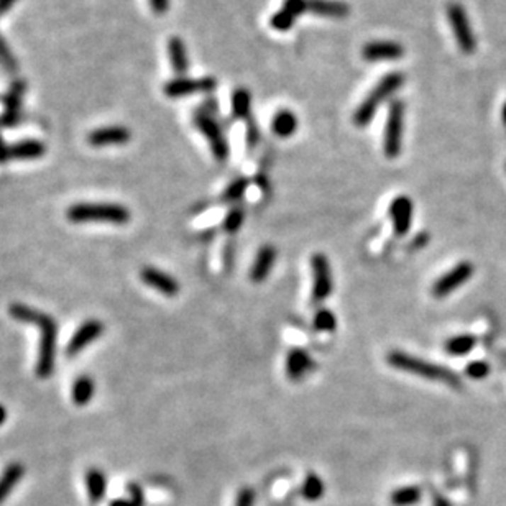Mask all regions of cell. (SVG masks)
<instances>
[{
    "label": "cell",
    "mask_w": 506,
    "mask_h": 506,
    "mask_svg": "<svg viewBox=\"0 0 506 506\" xmlns=\"http://www.w3.org/2000/svg\"><path fill=\"white\" fill-rule=\"evenodd\" d=\"M434 506H451V503L442 497H434Z\"/></svg>",
    "instance_id": "ee69618b"
},
{
    "label": "cell",
    "mask_w": 506,
    "mask_h": 506,
    "mask_svg": "<svg viewBox=\"0 0 506 506\" xmlns=\"http://www.w3.org/2000/svg\"><path fill=\"white\" fill-rule=\"evenodd\" d=\"M247 188H249V179L239 178V179L232 181V183L229 184V188L225 189L224 198L227 201H239L244 198Z\"/></svg>",
    "instance_id": "d590c367"
},
{
    "label": "cell",
    "mask_w": 506,
    "mask_h": 506,
    "mask_svg": "<svg viewBox=\"0 0 506 506\" xmlns=\"http://www.w3.org/2000/svg\"><path fill=\"white\" fill-rule=\"evenodd\" d=\"M102 332H104V324L99 319H87L86 322H82L77 327L76 332L69 339L68 345H66V357H76L87 345L94 342L96 339H99Z\"/></svg>",
    "instance_id": "8fae6325"
},
{
    "label": "cell",
    "mask_w": 506,
    "mask_h": 506,
    "mask_svg": "<svg viewBox=\"0 0 506 506\" xmlns=\"http://www.w3.org/2000/svg\"><path fill=\"white\" fill-rule=\"evenodd\" d=\"M128 493H130L128 498H117L111 502L108 506H143V492L138 485H128Z\"/></svg>",
    "instance_id": "836d02e7"
},
{
    "label": "cell",
    "mask_w": 506,
    "mask_h": 506,
    "mask_svg": "<svg viewBox=\"0 0 506 506\" xmlns=\"http://www.w3.org/2000/svg\"><path fill=\"white\" fill-rule=\"evenodd\" d=\"M308 12L325 18H344L350 13V7L340 0H308Z\"/></svg>",
    "instance_id": "ac0fdd59"
},
{
    "label": "cell",
    "mask_w": 506,
    "mask_h": 506,
    "mask_svg": "<svg viewBox=\"0 0 506 506\" xmlns=\"http://www.w3.org/2000/svg\"><path fill=\"white\" fill-rule=\"evenodd\" d=\"M86 487L87 495L92 503H101L107 493L106 475L99 468H89L86 472Z\"/></svg>",
    "instance_id": "603a6c76"
},
{
    "label": "cell",
    "mask_w": 506,
    "mask_h": 506,
    "mask_svg": "<svg viewBox=\"0 0 506 506\" xmlns=\"http://www.w3.org/2000/svg\"><path fill=\"white\" fill-rule=\"evenodd\" d=\"M150 7L157 15H164L169 10V0H150Z\"/></svg>",
    "instance_id": "60d3db41"
},
{
    "label": "cell",
    "mask_w": 506,
    "mask_h": 506,
    "mask_svg": "<svg viewBox=\"0 0 506 506\" xmlns=\"http://www.w3.org/2000/svg\"><path fill=\"white\" fill-rule=\"evenodd\" d=\"M46 153V147L36 138H25L18 143L10 145V158L12 159H36Z\"/></svg>",
    "instance_id": "ffe728a7"
},
{
    "label": "cell",
    "mask_w": 506,
    "mask_h": 506,
    "mask_svg": "<svg viewBox=\"0 0 506 506\" xmlns=\"http://www.w3.org/2000/svg\"><path fill=\"white\" fill-rule=\"evenodd\" d=\"M271 130L276 137L289 138L298 130V117L289 108H280L271 120Z\"/></svg>",
    "instance_id": "7402d4cb"
},
{
    "label": "cell",
    "mask_w": 506,
    "mask_h": 506,
    "mask_svg": "<svg viewBox=\"0 0 506 506\" xmlns=\"http://www.w3.org/2000/svg\"><path fill=\"white\" fill-rule=\"evenodd\" d=\"M168 56L173 71L176 72L178 76H184V72L189 68V60L183 38H179V36H172V38L168 40Z\"/></svg>",
    "instance_id": "d6986e66"
},
{
    "label": "cell",
    "mask_w": 506,
    "mask_h": 506,
    "mask_svg": "<svg viewBox=\"0 0 506 506\" xmlns=\"http://www.w3.org/2000/svg\"><path fill=\"white\" fill-rule=\"evenodd\" d=\"M25 92H27V81L17 77V79L10 84L9 91L2 96V99H0L4 104V111L22 112V102H23Z\"/></svg>",
    "instance_id": "cb8c5ba5"
},
{
    "label": "cell",
    "mask_w": 506,
    "mask_h": 506,
    "mask_svg": "<svg viewBox=\"0 0 506 506\" xmlns=\"http://www.w3.org/2000/svg\"><path fill=\"white\" fill-rule=\"evenodd\" d=\"M215 87L217 81L210 76L199 77V79L178 76L163 86V92L169 99H181V97L194 94V92H213Z\"/></svg>",
    "instance_id": "ba28073f"
},
{
    "label": "cell",
    "mask_w": 506,
    "mask_h": 506,
    "mask_svg": "<svg viewBox=\"0 0 506 506\" xmlns=\"http://www.w3.org/2000/svg\"><path fill=\"white\" fill-rule=\"evenodd\" d=\"M194 123L208 140L214 158L219 159V162H225L230 154L229 143H227L224 132H222L219 123L215 122V118L209 112H206L204 108H198V112L194 113Z\"/></svg>",
    "instance_id": "8992f818"
},
{
    "label": "cell",
    "mask_w": 506,
    "mask_h": 506,
    "mask_svg": "<svg viewBox=\"0 0 506 506\" xmlns=\"http://www.w3.org/2000/svg\"><path fill=\"white\" fill-rule=\"evenodd\" d=\"M405 56V48L396 41H369L361 48V58L369 63L398 61Z\"/></svg>",
    "instance_id": "7c38bea8"
},
{
    "label": "cell",
    "mask_w": 506,
    "mask_h": 506,
    "mask_svg": "<svg viewBox=\"0 0 506 506\" xmlns=\"http://www.w3.org/2000/svg\"><path fill=\"white\" fill-rule=\"evenodd\" d=\"M22 122V112L18 111H4L0 113V128H12L20 125Z\"/></svg>",
    "instance_id": "74e56055"
},
{
    "label": "cell",
    "mask_w": 506,
    "mask_h": 506,
    "mask_svg": "<svg viewBox=\"0 0 506 506\" xmlns=\"http://www.w3.org/2000/svg\"><path fill=\"white\" fill-rule=\"evenodd\" d=\"M422 490L416 485H407V487L396 488L390 495V502L393 506H415L421 502Z\"/></svg>",
    "instance_id": "484cf974"
},
{
    "label": "cell",
    "mask_w": 506,
    "mask_h": 506,
    "mask_svg": "<svg viewBox=\"0 0 506 506\" xmlns=\"http://www.w3.org/2000/svg\"><path fill=\"white\" fill-rule=\"evenodd\" d=\"M488 373H490V365L487 361H482V360L472 361V364H468L466 369V375L472 380H483L487 378Z\"/></svg>",
    "instance_id": "8d00e7d4"
},
{
    "label": "cell",
    "mask_w": 506,
    "mask_h": 506,
    "mask_svg": "<svg viewBox=\"0 0 506 506\" xmlns=\"http://www.w3.org/2000/svg\"><path fill=\"white\" fill-rule=\"evenodd\" d=\"M324 492H325V485L322 482V478L317 477L316 473H308L301 487L303 498L309 500V502H317L319 498L324 497Z\"/></svg>",
    "instance_id": "83f0119b"
},
{
    "label": "cell",
    "mask_w": 506,
    "mask_h": 506,
    "mask_svg": "<svg viewBox=\"0 0 506 506\" xmlns=\"http://www.w3.org/2000/svg\"><path fill=\"white\" fill-rule=\"evenodd\" d=\"M71 395L76 406L89 405L92 396H94V381H92L91 376L82 375L79 378H76L74 383H72Z\"/></svg>",
    "instance_id": "d4e9b609"
},
{
    "label": "cell",
    "mask_w": 506,
    "mask_h": 506,
    "mask_svg": "<svg viewBox=\"0 0 506 506\" xmlns=\"http://www.w3.org/2000/svg\"><path fill=\"white\" fill-rule=\"evenodd\" d=\"M17 0H0V15L9 13L13 9V5Z\"/></svg>",
    "instance_id": "7bdbcfd3"
},
{
    "label": "cell",
    "mask_w": 506,
    "mask_h": 506,
    "mask_svg": "<svg viewBox=\"0 0 506 506\" xmlns=\"http://www.w3.org/2000/svg\"><path fill=\"white\" fill-rule=\"evenodd\" d=\"M403 84H405V76H403L401 72H390V74L381 77L373 89L369 92V96L365 97L364 102L357 107V111H355V127H369L370 122L373 120V117L376 116V111H378L380 106L383 104L386 99H390Z\"/></svg>",
    "instance_id": "277c9868"
},
{
    "label": "cell",
    "mask_w": 506,
    "mask_h": 506,
    "mask_svg": "<svg viewBox=\"0 0 506 506\" xmlns=\"http://www.w3.org/2000/svg\"><path fill=\"white\" fill-rule=\"evenodd\" d=\"M33 325L40 329L38 359H36V376L41 380H48L55 371L56 344H58V322L53 316L45 313H36Z\"/></svg>",
    "instance_id": "3957f363"
},
{
    "label": "cell",
    "mask_w": 506,
    "mask_h": 506,
    "mask_svg": "<svg viewBox=\"0 0 506 506\" xmlns=\"http://www.w3.org/2000/svg\"><path fill=\"white\" fill-rule=\"evenodd\" d=\"M7 421V410H5L4 405H0V426Z\"/></svg>",
    "instance_id": "f6af8a7d"
},
{
    "label": "cell",
    "mask_w": 506,
    "mask_h": 506,
    "mask_svg": "<svg viewBox=\"0 0 506 506\" xmlns=\"http://www.w3.org/2000/svg\"><path fill=\"white\" fill-rule=\"evenodd\" d=\"M502 120H503V123L506 125V102H505V106H503V108H502Z\"/></svg>",
    "instance_id": "bcb514c9"
},
{
    "label": "cell",
    "mask_w": 506,
    "mask_h": 506,
    "mask_svg": "<svg viewBox=\"0 0 506 506\" xmlns=\"http://www.w3.org/2000/svg\"><path fill=\"white\" fill-rule=\"evenodd\" d=\"M294 23H296V17L289 13L288 10H285V9H280L278 12L273 13L271 18H270V27L273 30H276V32H281V33H285V32H288V30H291Z\"/></svg>",
    "instance_id": "1f68e13d"
},
{
    "label": "cell",
    "mask_w": 506,
    "mask_h": 506,
    "mask_svg": "<svg viewBox=\"0 0 506 506\" xmlns=\"http://www.w3.org/2000/svg\"><path fill=\"white\" fill-rule=\"evenodd\" d=\"M2 130V128H0ZM10 145L5 143L2 138V133H0V164H7L10 162Z\"/></svg>",
    "instance_id": "b9f144b4"
},
{
    "label": "cell",
    "mask_w": 506,
    "mask_h": 506,
    "mask_svg": "<svg viewBox=\"0 0 506 506\" xmlns=\"http://www.w3.org/2000/svg\"><path fill=\"white\" fill-rule=\"evenodd\" d=\"M313 268V303L321 304L332 293V275H330V265L327 257L324 253H316L311 258Z\"/></svg>",
    "instance_id": "9c48e42d"
},
{
    "label": "cell",
    "mask_w": 506,
    "mask_h": 506,
    "mask_svg": "<svg viewBox=\"0 0 506 506\" xmlns=\"http://www.w3.org/2000/svg\"><path fill=\"white\" fill-rule=\"evenodd\" d=\"M250 106H252V96L245 87H239V89L234 91V94H232V111H234V116L237 118L249 117Z\"/></svg>",
    "instance_id": "f1b7e54d"
},
{
    "label": "cell",
    "mask_w": 506,
    "mask_h": 506,
    "mask_svg": "<svg viewBox=\"0 0 506 506\" xmlns=\"http://www.w3.org/2000/svg\"><path fill=\"white\" fill-rule=\"evenodd\" d=\"M337 327V317L329 309H319L314 316V329L319 332H332Z\"/></svg>",
    "instance_id": "4dcf8cb0"
},
{
    "label": "cell",
    "mask_w": 506,
    "mask_h": 506,
    "mask_svg": "<svg viewBox=\"0 0 506 506\" xmlns=\"http://www.w3.org/2000/svg\"><path fill=\"white\" fill-rule=\"evenodd\" d=\"M475 344H477V339L470 334H461L456 335V337H451L446 342V352L449 355H454V357H462V355H467L468 352H472Z\"/></svg>",
    "instance_id": "4316f807"
},
{
    "label": "cell",
    "mask_w": 506,
    "mask_h": 506,
    "mask_svg": "<svg viewBox=\"0 0 506 506\" xmlns=\"http://www.w3.org/2000/svg\"><path fill=\"white\" fill-rule=\"evenodd\" d=\"M0 66L9 72V74H15L18 71V61L15 58L13 51L10 50L7 40L0 35Z\"/></svg>",
    "instance_id": "f546056e"
},
{
    "label": "cell",
    "mask_w": 506,
    "mask_h": 506,
    "mask_svg": "<svg viewBox=\"0 0 506 506\" xmlns=\"http://www.w3.org/2000/svg\"><path fill=\"white\" fill-rule=\"evenodd\" d=\"M386 361L393 366L396 370L406 371V373L421 376V378L432 380V381H441V383H446L452 388H461L462 381L461 376H459L456 371L447 369V366L432 364V361L422 360L416 355L400 352V350H393V352L388 354Z\"/></svg>",
    "instance_id": "6da1fadb"
},
{
    "label": "cell",
    "mask_w": 506,
    "mask_h": 506,
    "mask_svg": "<svg viewBox=\"0 0 506 506\" xmlns=\"http://www.w3.org/2000/svg\"><path fill=\"white\" fill-rule=\"evenodd\" d=\"M244 219H245L244 210L239 208L230 209L224 219L225 232H229V234H235V232L242 227V224H244Z\"/></svg>",
    "instance_id": "e575fe53"
},
{
    "label": "cell",
    "mask_w": 506,
    "mask_h": 506,
    "mask_svg": "<svg viewBox=\"0 0 506 506\" xmlns=\"http://www.w3.org/2000/svg\"><path fill=\"white\" fill-rule=\"evenodd\" d=\"M25 467L22 463L13 462L10 466L5 467V470L0 473V505L10 497L12 490L20 483V480L23 478Z\"/></svg>",
    "instance_id": "44dd1931"
},
{
    "label": "cell",
    "mask_w": 506,
    "mask_h": 506,
    "mask_svg": "<svg viewBox=\"0 0 506 506\" xmlns=\"http://www.w3.org/2000/svg\"><path fill=\"white\" fill-rule=\"evenodd\" d=\"M473 271L475 268L470 262L459 263V265L454 266L452 270H449L446 275H442L436 283H434L432 294L436 298H447L449 294H452L456 289H459L462 285H466L470 278H472Z\"/></svg>",
    "instance_id": "30bf717a"
},
{
    "label": "cell",
    "mask_w": 506,
    "mask_h": 506,
    "mask_svg": "<svg viewBox=\"0 0 506 506\" xmlns=\"http://www.w3.org/2000/svg\"><path fill=\"white\" fill-rule=\"evenodd\" d=\"M412 214H415V204L407 196H398L390 206V217L393 222L395 234L398 237H405L411 229Z\"/></svg>",
    "instance_id": "4fadbf2b"
},
{
    "label": "cell",
    "mask_w": 506,
    "mask_h": 506,
    "mask_svg": "<svg viewBox=\"0 0 506 506\" xmlns=\"http://www.w3.org/2000/svg\"><path fill=\"white\" fill-rule=\"evenodd\" d=\"M314 369V360L304 349L289 350L286 357V375L289 380L299 381L311 373Z\"/></svg>",
    "instance_id": "2e32d148"
},
{
    "label": "cell",
    "mask_w": 506,
    "mask_h": 506,
    "mask_svg": "<svg viewBox=\"0 0 506 506\" xmlns=\"http://www.w3.org/2000/svg\"><path fill=\"white\" fill-rule=\"evenodd\" d=\"M276 262V250L275 247L265 245L258 250L255 260H253L252 270H250V280L253 283H263L270 276L273 270V265Z\"/></svg>",
    "instance_id": "e0dca14e"
},
{
    "label": "cell",
    "mask_w": 506,
    "mask_h": 506,
    "mask_svg": "<svg viewBox=\"0 0 506 506\" xmlns=\"http://www.w3.org/2000/svg\"><path fill=\"white\" fill-rule=\"evenodd\" d=\"M132 133L123 125H108L92 130L87 135V143L91 147H108V145H125L130 142Z\"/></svg>",
    "instance_id": "9a60e30c"
},
{
    "label": "cell",
    "mask_w": 506,
    "mask_h": 506,
    "mask_svg": "<svg viewBox=\"0 0 506 506\" xmlns=\"http://www.w3.org/2000/svg\"><path fill=\"white\" fill-rule=\"evenodd\" d=\"M281 9L288 10L294 17H299L304 12H308V0H283Z\"/></svg>",
    "instance_id": "f35d334b"
},
{
    "label": "cell",
    "mask_w": 506,
    "mask_h": 506,
    "mask_svg": "<svg viewBox=\"0 0 506 506\" xmlns=\"http://www.w3.org/2000/svg\"><path fill=\"white\" fill-rule=\"evenodd\" d=\"M253 503H255V493H253V490L249 487L240 488L239 495H237L235 506H253Z\"/></svg>",
    "instance_id": "ab89813d"
},
{
    "label": "cell",
    "mask_w": 506,
    "mask_h": 506,
    "mask_svg": "<svg viewBox=\"0 0 506 506\" xmlns=\"http://www.w3.org/2000/svg\"><path fill=\"white\" fill-rule=\"evenodd\" d=\"M140 278L145 285L157 289L167 298H174L179 293V283L172 275L164 273L154 266H145L140 271Z\"/></svg>",
    "instance_id": "5bb4252c"
},
{
    "label": "cell",
    "mask_w": 506,
    "mask_h": 506,
    "mask_svg": "<svg viewBox=\"0 0 506 506\" xmlns=\"http://www.w3.org/2000/svg\"><path fill=\"white\" fill-rule=\"evenodd\" d=\"M66 217L72 224L106 222L113 225H125L130 222L132 214L125 206L116 203H77L68 208Z\"/></svg>",
    "instance_id": "7a4b0ae2"
},
{
    "label": "cell",
    "mask_w": 506,
    "mask_h": 506,
    "mask_svg": "<svg viewBox=\"0 0 506 506\" xmlns=\"http://www.w3.org/2000/svg\"><path fill=\"white\" fill-rule=\"evenodd\" d=\"M447 18L451 23L452 33L462 53L472 55L477 50V40H475L472 25H470L468 15L461 4L447 5Z\"/></svg>",
    "instance_id": "52a82bcc"
},
{
    "label": "cell",
    "mask_w": 506,
    "mask_h": 506,
    "mask_svg": "<svg viewBox=\"0 0 506 506\" xmlns=\"http://www.w3.org/2000/svg\"><path fill=\"white\" fill-rule=\"evenodd\" d=\"M403 132H405V102L393 101L386 116L383 137V153L386 158H396L401 154Z\"/></svg>",
    "instance_id": "5b68a950"
},
{
    "label": "cell",
    "mask_w": 506,
    "mask_h": 506,
    "mask_svg": "<svg viewBox=\"0 0 506 506\" xmlns=\"http://www.w3.org/2000/svg\"><path fill=\"white\" fill-rule=\"evenodd\" d=\"M36 313L38 311H36L35 308H30L27 304H22V303H13L10 304L9 308L10 316H12L17 322H22V324H32Z\"/></svg>",
    "instance_id": "d6a6232c"
}]
</instances>
